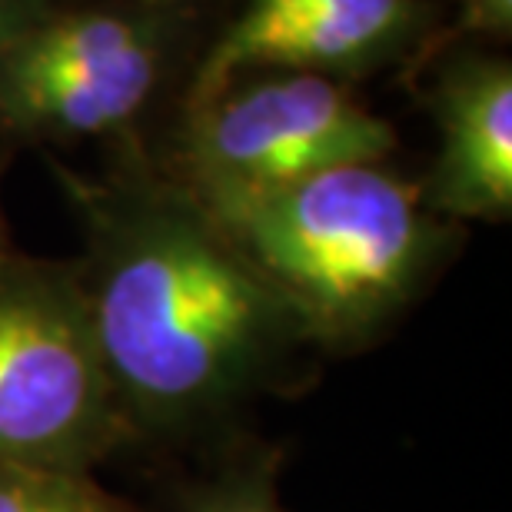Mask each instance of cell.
Instances as JSON below:
<instances>
[{"label":"cell","mask_w":512,"mask_h":512,"mask_svg":"<svg viewBox=\"0 0 512 512\" xmlns=\"http://www.w3.org/2000/svg\"><path fill=\"white\" fill-rule=\"evenodd\" d=\"M276 296L227 240L190 217H150L87 303L110 386L177 416L230 393L260 356Z\"/></svg>","instance_id":"1"},{"label":"cell","mask_w":512,"mask_h":512,"mask_svg":"<svg viewBox=\"0 0 512 512\" xmlns=\"http://www.w3.org/2000/svg\"><path fill=\"white\" fill-rule=\"evenodd\" d=\"M213 217L276 300L326 326L363 323L416 280L429 230L413 190L376 163H346Z\"/></svg>","instance_id":"2"},{"label":"cell","mask_w":512,"mask_h":512,"mask_svg":"<svg viewBox=\"0 0 512 512\" xmlns=\"http://www.w3.org/2000/svg\"><path fill=\"white\" fill-rule=\"evenodd\" d=\"M393 143V127L340 84L293 70L203 107L190 157L217 213L313 173L380 163Z\"/></svg>","instance_id":"3"},{"label":"cell","mask_w":512,"mask_h":512,"mask_svg":"<svg viewBox=\"0 0 512 512\" xmlns=\"http://www.w3.org/2000/svg\"><path fill=\"white\" fill-rule=\"evenodd\" d=\"M110 376L87 303L50 283H0V466L67 469L107 433Z\"/></svg>","instance_id":"4"},{"label":"cell","mask_w":512,"mask_h":512,"mask_svg":"<svg viewBox=\"0 0 512 512\" xmlns=\"http://www.w3.org/2000/svg\"><path fill=\"white\" fill-rule=\"evenodd\" d=\"M406 0H250L200 70L203 104L240 70L283 67L320 74L380 50L403 27Z\"/></svg>","instance_id":"5"},{"label":"cell","mask_w":512,"mask_h":512,"mask_svg":"<svg viewBox=\"0 0 512 512\" xmlns=\"http://www.w3.org/2000/svg\"><path fill=\"white\" fill-rule=\"evenodd\" d=\"M443 150L433 197L459 217H506L512 207V74L473 64L456 74L439 104Z\"/></svg>","instance_id":"6"},{"label":"cell","mask_w":512,"mask_h":512,"mask_svg":"<svg viewBox=\"0 0 512 512\" xmlns=\"http://www.w3.org/2000/svg\"><path fill=\"white\" fill-rule=\"evenodd\" d=\"M157 84V47L94 67L54 74H0V110L24 127L60 133H104L137 114Z\"/></svg>","instance_id":"7"},{"label":"cell","mask_w":512,"mask_h":512,"mask_svg":"<svg viewBox=\"0 0 512 512\" xmlns=\"http://www.w3.org/2000/svg\"><path fill=\"white\" fill-rule=\"evenodd\" d=\"M0 512H114L67 469L0 466Z\"/></svg>","instance_id":"8"},{"label":"cell","mask_w":512,"mask_h":512,"mask_svg":"<svg viewBox=\"0 0 512 512\" xmlns=\"http://www.w3.org/2000/svg\"><path fill=\"white\" fill-rule=\"evenodd\" d=\"M473 24L486 30H509L512 24V0H463Z\"/></svg>","instance_id":"9"},{"label":"cell","mask_w":512,"mask_h":512,"mask_svg":"<svg viewBox=\"0 0 512 512\" xmlns=\"http://www.w3.org/2000/svg\"><path fill=\"white\" fill-rule=\"evenodd\" d=\"M17 37V30L10 27V0H0V50Z\"/></svg>","instance_id":"10"},{"label":"cell","mask_w":512,"mask_h":512,"mask_svg":"<svg viewBox=\"0 0 512 512\" xmlns=\"http://www.w3.org/2000/svg\"><path fill=\"white\" fill-rule=\"evenodd\" d=\"M227 512H266V509H256L253 506V509H227Z\"/></svg>","instance_id":"11"}]
</instances>
